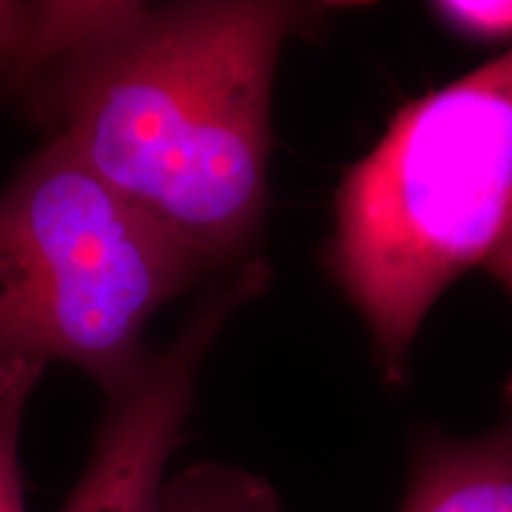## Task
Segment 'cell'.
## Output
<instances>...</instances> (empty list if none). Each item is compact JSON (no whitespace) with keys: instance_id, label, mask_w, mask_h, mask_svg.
<instances>
[{"instance_id":"6","label":"cell","mask_w":512,"mask_h":512,"mask_svg":"<svg viewBox=\"0 0 512 512\" xmlns=\"http://www.w3.org/2000/svg\"><path fill=\"white\" fill-rule=\"evenodd\" d=\"M157 512H285L275 486L247 467L197 463L166 477Z\"/></svg>"},{"instance_id":"4","label":"cell","mask_w":512,"mask_h":512,"mask_svg":"<svg viewBox=\"0 0 512 512\" xmlns=\"http://www.w3.org/2000/svg\"><path fill=\"white\" fill-rule=\"evenodd\" d=\"M268 280L264 261H247L204 294L169 347L147 356L138 375L107 396L91 458L60 512H157L204 358L228 320L266 292Z\"/></svg>"},{"instance_id":"3","label":"cell","mask_w":512,"mask_h":512,"mask_svg":"<svg viewBox=\"0 0 512 512\" xmlns=\"http://www.w3.org/2000/svg\"><path fill=\"white\" fill-rule=\"evenodd\" d=\"M211 268L53 138L0 190V368L60 361L119 392L152 316Z\"/></svg>"},{"instance_id":"5","label":"cell","mask_w":512,"mask_h":512,"mask_svg":"<svg viewBox=\"0 0 512 512\" xmlns=\"http://www.w3.org/2000/svg\"><path fill=\"white\" fill-rule=\"evenodd\" d=\"M399 512H512V375L484 432H418Z\"/></svg>"},{"instance_id":"10","label":"cell","mask_w":512,"mask_h":512,"mask_svg":"<svg viewBox=\"0 0 512 512\" xmlns=\"http://www.w3.org/2000/svg\"><path fill=\"white\" fill-rule=\"evenodd\" d=\"M482 268L512 297V214L496 247L486 256Z\"/></svg>"},{"instance_id":"2","label":"cell","mask_w":512,"mask_h":512,"mask_svg":"<svg viewBox=\"0 0 512 512\" xmlns=\"http://www.w3.org/2000/svg\"><path fill=\"white\" fill-rule=\"evenodd\" d=\"M512 214V48L408 102L344 171L328 247L389 384L437 299L482 266Z\"/></svg>"},{"instance_id":"9","label":"cell","mask_w":512,"mask_h":512,"mask_svg":"<svg viewBox=\"0 0 512 512\" xmlns=\"http://www.w3.org/2000/svg\"><path fill=\"white\" fill-rule=\"evenodd\" d=\"M34 3L0 0V91L17 72L27 48Z\"/></svg>"},{"instance_id":"8","label":"cell","mask_w":512,"mask_h":512,"mask_svg":"<svg viewBox=\"0 0 512 512\" xmlns=\"http://www.w3.org/2000/svg\"><path fill=\"white\" fill-rule=\"evenodd\" d=\"M432 8L448 29L472 41L494 43L512 38V0H444Z\"/></svg>"},{"instance_id":"7","label":"cell","mask_w":512,"mask_h":512,"mask_svg":"<svg viewBox=\"0 0 512 512\" xmlns=\"http://www.w3.org/2000/svg\"><path fill=\"white\" fill-rule=\"evenodd\" d=\"M43 370L31 363L0 368V512H27L19 441L27 403Z\"/></svg>"},{"instance_id":"1","label":"cell","mask_w":512,"mask_h":512,"mask_svg":"<svg viewBox=\"0 0 512 512\" xmlns=\"http://www.w3.org/2000/svg\"><path fill=\"white\" fill-rule=\"evenodd\" d=\"M330 5L128 3L27 100L133 207L211 266L249 247L266 209L280 50Z\"/></svg>"}]
</instances>
